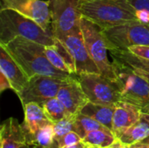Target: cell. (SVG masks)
Segmentation results:
<instances>
[{
	"mask_svg": "<svg viewBox=\"0 0 149 148\" xmlns=\"http://www.w3.org/2000/svg\"><path fill=\"white\" fill-rule=\"evenodd\" d=\"M3 45L13 59L21 66L30 78L35 75H45L66 79L72 74L54 67L45 55V45L17 37Z\"/></svg>",
	"mask_w": 149,
	"mask_h": 148,
	"instance_id": "cell-1",
	"label": "cell"
},
{
	"mask_svg": "<svg viewBox=\"0 0 149 148\" xmlns=\"http://www.w3.org/2000/svg\"><path fill=\"white\" fill-rule=\"evenodd\" d=\"M79 10L82 17L101 30L139 21L134 9L123 0H80Z\"/></svg>",
	"mask_w": 149,
	"mask_h": 148,
	"instance_id": "cell-2",
	"label": "cell"
},
{
	"mask_svg": "<svg viewBox=\"0 0 149 148\" xmlns=\"http://www.w3.org/2000/svg\"><path fill=\"white\" fill-rule=\"evenodd\" d=\"M17 37L45 46L56 42L52 31L44 30L38 23L10 9H0V44H6Z\"/></svg>",
	"mask_w": 149,
	"mask_h": 148,
	"instance_id": "cell-3",
	"label": "cell"
},
{
	"mask_svg": "<svg viewBox=\"0 0 149 148\" xmlns=\"http://www.w3.org/2000/svg\"><path fill=\"white\" fill-rule=\"evenodd\" d=\"M115 79L113 85L120 92L121 100L138 106L142 113H149V82L127 64L113 58Z\"/></svg>",
	"mask_w": 149,
	"mask_h": 148,
	"instance_id": "cell-4",
	"label": "cell"
},
{
	"mask_svg": "<svg viewBox=\"0 0 149 148\" xmlns=\"http://www.w3.org/2000/svg\"><path fill=\"white\" fill-rule=\"evenodd\" d=\"M80 28L87 51L100 73L107 79L113 80L115 75L112 63L107 58V44L102 30L85 17H82L80 20Z\"/></svg>",
	"mask_w": 149,
	"mask_h": 148,
	"instance_id": "cell-5",
	"label": "cell"
},
{
	"mask_svg": "<svg viewBox=\"0 0 149 148\" xmlns=\"http://www.w3.org/2000/svg\"><path fill=\"white\" fill-rule=\"evenodd\" d=\"M108 51L128 50L135 45H149V28L141 22H131L102 30Z\"/></svg>",
	"mask_w": 149,
	"mask_h": 148,
	"instance_id": "cell-6",
	"label": "cell"
},
{
	"mask_svg": "<svg viewBox=\"0 0 149 148\" xmlns=\"http://www.w3.org/2000/svg\"><path fill=\"white\" fill-rule=\"evenodd\" d=\"M52 15V28L54 37L63 40L80 24V0H48Z\"/></svg>",
	"mask_w": 149,
	"mask_h": 148,
	"instance_id": "cell-7",
	"label": "cell"
},
{
	"mask_svg": "<svg viewBox=\"0 0 149 148\" xmlns=\"http://www.w3.org/2000/svg\"><path fill=\"white\" fill-rule=\"evenodd\" d=\"M76 76L90 102L115 106L121 100L120 93L113 81L101 73H82Z\"/></svg>",
	"mask_w": 149,
	"mask_h": 148,
	"instance_id": "cell-8",
	"label": "cell"
},
{
	"mask_svg": "<svg viewBox=\"0 0 149 148\" xmlns=\"http://www.w3.org/2000/svg\"><path fill=\"white\" fill-rule=\"evenodd\" d=\"M65 79L45 76L35 75L29 79L24 88L17 94L22 106L35 102L42 106L46 100L55 98Z\"/></svg>",
	"mask_w": 149,
	"mask_h": 148,
	"instance_id": "cell-9",
	"label": "cell"
},
{
	"mask_svg": "<svg viewBox=\"0 0 149 148\" xmlns=\"http://www.w3.org/2000/svg\"><path fill=\"white\" fill-rule=\"evenodd\" d=\"M0 9H10L38 23L44 30L52 31L49 1L1 0Z\"/></svg>",
	"mask_w": 149,
	"mask_h": 148,
	"instance_id": "cell-10",
	"label": "cell"
},
{
	"mask_svg": "<svg viewBox=\"0 0 149 148\" xmlns=\"http://www.w3.org/2000/svg\"><path fill=\"white\" fill-rule=\"evenodd\" d=\"M61 42L68 49L74 60L76 75L82 73H100L85 44L80 24L73 29Z\"/></svg>",
	"mask_w": 149,
	"mask_h": 148,
	"instance_id": "cell-11",
	"label": "cell"
},
{
	"mask_svg": "<svg viewBox=\"0 0 149 148\" xmlns=\"http://www.w3.org/2000/svg\"><path fill=\"white\" fill-rule=\"evenodd\" d=\"M57 98L64 105L71 116L79 114L84 106L89 102V99L75 74L64 80L58 90Z\"/></svg>",
	"mask_w": 149,
	"mask_h": 148,
	"instance_id": "cell-12",
	"label": "cell"
},
{
	"mask_svg": "<svg viewBox=\"0 0 149 148\" xmlns=\"http://www.w3.org/2000/svg\"><path fill=\"white\" fill-rule=\"evenodd\" d=\"M142 111L136 106L126 101H119L115 105L112 132L119 139L122 133L141 119Z\"/></svg>",
	"mask_w": 149,
	"mask_h": 148,
	"instance_id": "cell-13",
	"label": "cell"
},
{
	"mask_svg": "<svg viewBox=\"0 0 149 148\" xmlns=\"http://www.w3.org/2000/svg\"><path fill=\"white\" fill-rule=\"evenodd\" d=\"M0 72L9 79L11 90L17 95L26 85L29 77L3 45H0Z\"/></svg>",
	"mask_w": 149,
	"mask_h": 148,
	"instance_id": "cell-14",
	"label": "cell"
},
{
	"mask_svg": "<svg viewBox=\"0 0 149 148\" xmlns=\"http://www.w3.org/2000/svg\"><path fill=\"white\" fill-rule=\"evenodd\" d=\"M45 55L51 64L57 69L76 75L74 60L68 49L60 40L56 38L54 44L45 46Z\"/></svg>",
	"mask_w": 149,
	"mask_h": 148,
	"instance_id": "cell-15",
	"label": "cell"
},
{
	"mask_svg": "<svg viewBox=\"0 0 149 148\" xmlns=\"http://www.w3.org/2000/svg\"><path fill=\"white\" fill-rule=\"evenodd\" d=\"M1 148H20L26 144V138L22 125L17 119L9 118L4 120L0 128Z\"/></svg>",
	"mask_w": 149,
	"mask_h": 148,
	"instance_id": "cell-16",
	"label": "cell"
},
{
	"mask_svg": "<svg viewBox=\"0 0 149 148\" xmlns=\"http://www.w3.org/2000/svg\"><path fill=\"white\" fill-rule=\"evenodd\" d=\"M24 112V120L21 124L25 137L33 135L42 126L52 123L46 117L43 107L35 102H31L23 106Z\"/></svg>",
	"mask_w": 149,
	"mask_h": 148,
	"instance_id": "cell-17",
	"label": "cell"
},
{
	"mask_svg": "<svg viewBox=\"0 0 149 148\" xmlns=\"http://www.w3.org/2000/svg\"><path fill=\"white\" fill-rule=\"evenodd\" d=\"M114 111L115 106H105L89 101L84 106L80 113L97 120L101 125L112 131Z\"/></svg>",
	"mask_w": 149,
	"mask_h": 148,
	"instance_id": "cell-18",
	"label": "cell"
},
{
	"mask_svg": "<svg viewBox=\"0 0 149 148\" xmlns=\"http://www.w3.org/2000/svg\"><path fill=\"white\" fill-rule=\"evenodd\" d=\"M25 138L26 144L31 148H60L55 139L53 123L42 126L36 133Z\"/></svg>",
	"mask_w": 149,
	"mask_h": 148,
	"instance_id": "cell-19",
	"label": "cell"
},
{
	"mask_svg": "<svg viewBox=\"0 0 149 148\" xmlns=\"http://www.w3.org/2000/svg\"><path fill=\"white\" fill-rule=\"evenodd\" d=\"M149 136V124L142 118L126 130L119 140L128 146L141 142Z\"/></svg>",
	"mask_w": 149,
	"mask_h": 148,
	"instance_id": "cell-20",
	"label": "cell"
},
{
	"mask_svg": "<svg viewBox=\"0 0 149 148\" xmlns=\"http://www.w3.org/2000/svg\"><path fill=\"white\" fill-rule=\"evenodd\" d=\"M117 138L110 130H94L86 134L83 141L89 147L107 148L116 141Z\"/></svg>",
	"mask_w": 149,
	"mask_h": 148,
	"instance_id": "cell-21",
	"label": "cell"
},
{
	"mask_svg": "<svg viewBox=\"0 0 149 148\" xmlns=\"http://www.w3.org/2000/svg\"><path fill=\"white\" fill-rule=\"evenodd\" d=\"M109 51H110V54L113 57V58L119 59V60L127 64L134 69L142 70V71L149 73V59L140 58V57L133 54L128 50H124V51L112 50Z\"/></svg>",
	"mask_w": 149,
	"mask_h": 148,
	"instance_id": "cell-22",
	"label": "cell"
},
{
	"mask_svg": "<svg viewBox=\"0 0 149 148\" xmlns=\"http://www.w3.org/2000/svg\"><path fill=\"white\" fill-rule=\"evenodd\" d=\"M41 106L43 107V110L48 120L53 124L66 117L71 116L66 111L64 105L57 97L46 100L45 103L42 104Z\"/></svg>",
	"mask_w": 149,
	"mask_h": 148,
	"instance_id": "cell-23",
	"label": "cell"
},
{
	"mask_svg": "<svg viewBox=\"0 0 149 148\" xmlns=\"http://www.w3.org/2000/svg\"><path fill=\"white\" fill-rule=\"evenodd\" d=\"M106 126L101 125L97 120L79 113L76 117L75 120V132L80 135L82 139H84L87 133L94 130H107ZM109 130V129H108ZM111 131V130H110Z\"/></svg>",
	"mask_w": 149,
	"mask_h": 148,
	"instance_id": "cell-24",
	"label": "cell"
},
{
	"mask_svg": "<svg viewBox=\"0 0 149 148\" xmlns=\"http://www.w3.org/2000/svg\"><path fill=\"white\" fill-rule=\"evenodd\" d=\"M77 116L66 117L53 124L55 139L58 141L66 133L70 132H75V120Z\"/></svg>",
	"mask_w": 149,
	"mask_h": 148,
	"instance_id": "cell-25",
	"label": "cell"
},
{
	"mask_svg": "<svg viewBox=\"0 0 149 148\" xmlns=\"http://www.w3.org/2000/svg\"><path fill=\"white\" fill-rule=\"evenodd\" d=\"M134 10L140 22L149 24V0H123Z\"/></svg>",
	"mask_w": 149,
	"mask_h": 148,
	"instance_id": "cell-26",
	"label": "cell"
},
{
	"mask_svg": "<svg viewBox=\"0 0 149 148\" xmlns=\"http://www.w3.org/2000/svg\"><path fill=\"white\" fill-rule=\"evenodd\" d=\"M83 139L80 137V135L79 133H77L76 132H70L68 133H66L61 140H58V144H59V147H63L65 146H72V145H75L80 141H82Z\"/></svg>",
	"mask_w": 149,
	"mask_h": 148,
	"instance_id": "cell-27",
	"label": "cell"
},
{
	"mask_svg": "<svg viewBox=\"0 0 149 148\" xmlns=\"http://www.w3.org/2000/svg\"><path fill=\"white\" fill-rule=\"evenodd\" d=\"M129 51H131L133 54L142 58L149 59V45H135L132 46L128 49Z\"/></svg>",
	"mask_w": 149,
	"mask_h": 148,
	"instance_id": "cell-28",
	"label": "cell"
},
{
	"mask_svg": "<svg viewBox=\"0 0 149 148\" xmlns=\"http://www.w3.org/2000/svg\"><path fill=\"white\" fill-rule=\"evenodd\" d=\"M7 89H11L10 82L4 76V74L0 72V92H3L4 90H7Z\"/></svg>",
	"mask_w": 149,
	"mask_h": 148,
	"instance_id": "cell-29",
	"label": "cell"
},
{
	"mask_svg": "<svg viewBox=\"0 0 149 148\" xmlns=\"http://www.w3.org/2000/svg\"><path fill=\"white\" fill-rule=\"evenodd\" d=\"M107 148H130V146H128V145H127V144H124V143L121 142L119 139H117L116 141H115L113 145H111L109 147Z\"/></svg>",
	"mask_w": 149,
	"mask_h": 148,
	"instance_id": "cell-30",
	"label": "cell"
},
{
	"mask_svg": "<svg viewBox=\"0 0 149 148\" xmlns=\"http://www.w3.org/2000/svg\"><path fill=\"white\" fill-rule=\"evenodd\" d=\"M88 147H89V146L82 140V141H80V142H79V143H77V144H75V145H72V146H65V147H61V148H88Z\"/></svg>",
	"mask_w": 149,
	"mask_h": 148,
	"instance_id": "cell-31",
	"label": "cell"
},
{
	"mask_svg": "<svg viewBox=\"0 0 149 148\" xmlns=\"http://www.w3.org/2000/svg\"><path fill=\"white\" fill-rule=\"evenodd\" d=\"M134 71L140 75V76H141L142 78H144L147 81H148L149 82V73L148 72H144V71H142V70H137V69H134Z\"/></svg>",
	"mask_w": 149,
	"mask_h": 148,
	"instance_id": "cell-32",
	"label": "cell"
},
{
	"mask_svg": "<svg viewBox=\"0 0 149 148\" xmlns=\"http://www.w3.org/2000/svg\"><path fill=\"white\" fill-rule=\"evenodd\" d=\"M130 148H149V147L141 144V143H137V144H134L132 146H130Z\"/></svg>",
	"mask_w": 149,
	"mask_h": 148,
	"instance_id": "cell-33",
	"label": "cell"
},
{
	"mask_svg": "<svg viewBox=\"0 0 149 148\" xmlns=\"http://www.w3.org/2000/svg\"><path fill=\"white\" fill-rule=\"evenodd\" d=\"M141 118L143 120H145L149 124V113H142L141 114Z\"/></svg>",
	"mask_w": 149,
	"mask_h": 148,
	"instance_id": "cell-34",
	"label": "cell"
},
{
	"mask_svg": "<svg viewBox=\"0 0 149 148\" xmlns=\"http://www.w3.org/2000/svg\"><path fill=\"white\" fill-rule=\"evenodd\" d=\"M140 143H141V144H144V145H146V146H148L149 147V136L148 137H147L145 140H143L141 142H140Z\"/></svg>",
	"mask_w": 149,
	"mask_h": 148,
	"instance_id": "cell-35",
	"label": "cell"
},
{
	"mask_svg": "<svg viewBox=\"0 0 149 148\" xmlns=\"http://www.w3.org/2000/svg\"><path fill=\"white\" fill-rule=\"evenodd\" d=\"M20 148H31V147H30L27 144H24V145H23V146H22Z\"/></svg>",
	"mask_w": 149,
	"mask_h": 148,
	"instance_id": "cell-36",
	"label": "cell"
},
{
	"mask_svg": "<svg viewBox=\"0 0 149 148\" xmlns=\"http://www.w3.org/2000/svg\"><path fill=\"white\" fill-rule=\"evenodd\" d=\"M88 148H96V147H89Z\"/></svg>",
	"mask_w": 149,
	"mask_h": 148,
	"instance_id": "cell-37",
	"label": "cell"
},
{
	"mask_svg": "<svg viewBox=\"0 0 149 148\" xmlns=\"http://www.w3.org/2000/svg\"><path fill=\"white\" fill-rule=\"evenodd\" d=\"M147 25H148V28H149V24H147Z\"/></svg>",
	"mask_w": 149,
	"mask_h": 148,
	"instance_id": "cell-38",
	"label": "cell"
},
{
	"mask_svg": "<svg viewBox=\"0 0 149 148\" xmlns=\"http://www.w3.org/2000/svg\"></svg>",
	"mask_w": 149,
	"mask_h": 148,
	"instance_id": "cell-39",
	"label": "cell"
}]
</instances>
